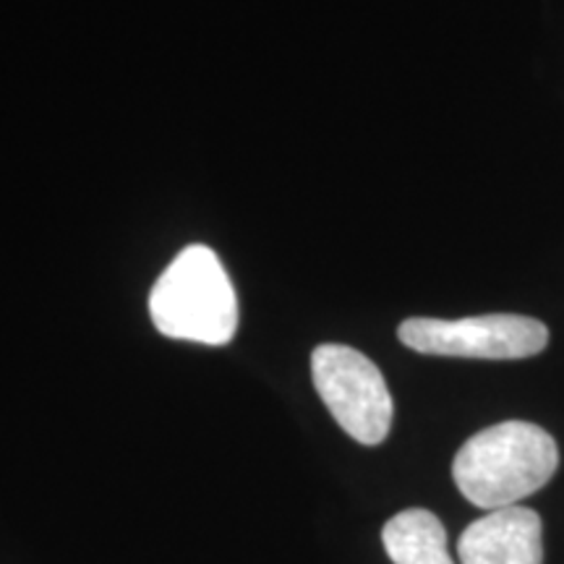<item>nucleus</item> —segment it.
I'll return each mask as SVG.
<instances>
[{"label": "nucleus", "mask_w": 564, "mask_h": 564, "mask_svg": "<svg viewBox=\"0 0 564 564\" xmlns=\"http://www.w3.org/2000/svg\"><path fill=\"white\" fill-rule=\"evenodd\" d=\"M560 465L554 436L528 421H502L470 436L457 449L453 478L481 510H502L544 489Z\"/></svg>", "instance_id": "f257e3e1"}, {"label": "nucleus", "mask_w": 564, "mask_h": 564, "mask_svg": "<svg viewBox=\"0 0 564 564\" xmlns=\"http://www.w3.org/2000/svg\"><path fill=\"white\" fill-rule=\"evenodd\" d=\"M160 335L199 345H228L238 329V299L217 253L196 243L183 249L150 293Z\"/></svg>", "instance_id": "f03ea898"}, {"label": "nucleus", "mask_w": 564, "mask_h": 564, "mask_svg": "<svg viewBox=\"0 0 564 564\" xmlns=\"http://www.w3.org/2000/svg\"><path fill=\"white\" fill-rule=\"evenodd\" d=\"M312 379L345 434L366 447L387 440L394 403L382 371L369 356L348 345H319L312 352Z\"/></svg>", "instance_id": "7ed1b4c3"}, {"label": "nucleus", "mask_w": 564, "mask_h": 564, "mask_svg": "<svg viewBox=\"0 0 564 564\" xmlns=\"http://www.w3.org/2000/svg\"><path fill=\"white\" fill-rule=\"evenodd\" d=\"M400 343L423 356L518 361L539 356L549 345L544 322L520 314H484L465 319L413 316L398 329Z\"/></svg>", "instance_id": "20e7f679"}, {"label": "nucleus", "mask_w": 564, "mask_h": 564, "mask_svg": "<svg viewBox=\"0 0 564 564\" xmlns=\"http://www.w3.org/2000/svg\"><path fill=\"white\" fill-rule=\"evenodd\" d=\"M460 564H544V523L531 507L491 510L457 541Z\"/></svg>", "instance_id": "39448f33"}, {"label": "nucleus", "mask_w": 564, "mask_h": 564, "mask_svg": "<svg viewBox=\"0 0 564 564\" xmlns=\"http://www.w3.org/2000/svg\"><path fill=\"white\" fill-rule=\"evenodd\" d=\"M382 544L394 564H455L442 520L421 507L403 510L387 520Z\"/></svg>", "instance_id": "423d86ee"}]
</instances>
